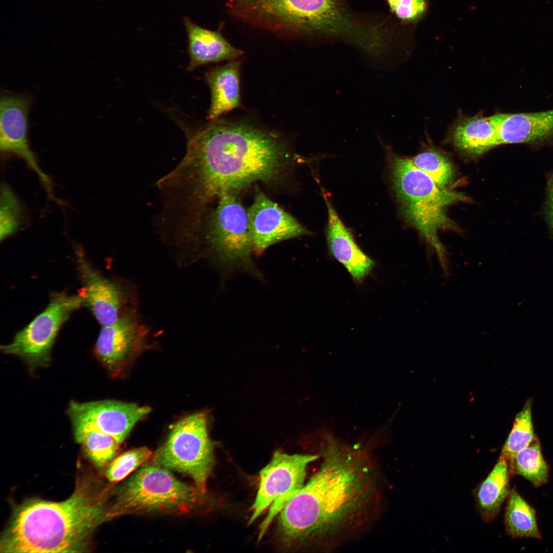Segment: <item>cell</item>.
I'll return each mask as SVG.
<instances>
[{"mask_svg":"<svg viewBox=\"0 0 553 553\" xmlns=\"http://www.w3.org/2000/svg\"><path fill=\"white\" fill-rule=\"evenodd\" d=\"M183 130L186 153L169 178L179 201L190 210L204 211L223 192L278 181L291 164L286 140L248 122L218 119Z\"/></svg>","mask_w":553,"mask_h":553,"instance_id":"6da1fadb","label":"cell"},{"mask_svg":"<svg viewBox=\"0 0 553 553\" xmlns=\"http://www.w3.org/2000/svg\"><path fill=\"white\" fill-rule=\"evenodd\" d=\"M318 470L279 514L286 543L326 539L360 524L377 498L374 468L364 450L328 439Z\"/></svg>","mask_w":553,"mask_h":553,"instance_id":"7a4b0ae2","label":"cell"},{"mask_svg":"<svg viewBox=\"0 0 553 553\" xmlns=\"http://www.w3.org/2000/svg\"><path fill=\"white\" fill-rule=\"evenodd\" d=\"M109 509L104 492L90 479L78 481L62 501L26 500L14 508L1 536L0 551L85 552L97 528L109 520Z\"/></svg>","mask_w":553,"mask_h":553,"instance_id":"3957f363","label":"cell"},{"mask_svg":"<svg viewBox=\"0 0 553 553\" xmlns=\"http://www.w3.org/2000/svg\"><path fill=\"white\" fill-rule=\"evenodd\" d=\"M227 5L242 22L280 34L324 33L356 41L365 32L340 0H229Z\"/></svg>","mask_w":553,"mask_h":553,"instance_id":"277c9868","label":"cell"},{"mask_svg":"<svg viewBox=\"0 0 553 553\" xmlns=\"http://www.w3.org/2000/svg\"><path fill=\"white\" fill-rule=\"evenodd\" d=\"M215 208L191 232L188 249L207 256L227 270L241 269L260 276L252 260L254 253L247 211L236 193L223 192Z\"/></svg>","mask_w":553,"mask_h":553,"instance_id":"5b68a950","label":"cell"},{"mask_svg":"<svg viewBox=\"0 0 553 553\" xmlns=\"http://www.w3.org/2000/svg\"><path fill=\"white\" fill-rule=\"evenodd\" d=\"M391 173L394 190L407 221L416 229L443 260L444 250L438 232L451 228L446 214L452 204L466 200L462 193L439 187L410 158L393 157Z\"/></svg>","mask_w":553,"mask_h":553,"instance_id":"8992f818","label":"cell"},{"mask_svg":"<svg viewBox=\"0 0 553 553\" xmlns=\"http://www.w3.org/2000/svg\"><path fill=\"white\" fill-rule=\"evenodd\" d=\"M202 493L176 478L168 469L144 465L120 488L110 507V520L125 514L159 512L185 514L199 504Z\"/></svg>","mask_w":553,"mask_h":553,"instance_id":"52a82bcc","label":"cell"},{"mask_svg":"<svg viewBox=\"0 0 553 553\" xmlns=\"http://www.w3.org/2000/svg\"><path fill=\"white\" fill-rule=\"evenodd\" d=\"M152 459L154 464L188 475L205 494L214 464L206 414L197 412L179 420Z\"/></svg>","mask_w":553,"mask_h":553,"instance_id":"ba28073f","label":"cell"},{"mask_svg":"<svg viewBox=\"0 0 553 553\" xmlns=\"http://www.w3.org/2000/svg\"><path fill=\"white\" fill-rule=\"evenodd\" d=\"M317 455L289 454L275 452L270 461L260 472V483L251 511L249 524L253 522L269 506L260 527L259 541L274 517L304 485L307 466Z\"/></svg>","mask_w":553,"mask_h":553,"instance_id":"9c48e42d","label":"cell"},{"mask_svg":"<svg viewBox=\"0 0 553 553\" xmlns=\"http://www.w3.org/2000/svg\"><path fill=\"white\" fill-rule=\"evenodd\" d=\"M83 305L78 293L51 294L46 308L1 349L6 354L19 357L32 367H45L50 360L52 346L62 326Z\"/></svg>","mask_w":553,"mask_h":553,"instance_id":"30bf717a","label":"cell"},{"mask_svg":"<svg viewBox=\"0 0 553 553\" xmlns=\"http://www.w3.org/2000/svg\"><path fill=\"white\" fill-rule=\"evenodd\" d=\"M76 266L82 283L78 291L87 306L102 326L115 323L137 310L138 295L130 283L104 276L95 269L80 249H75Z\"/></svg>","mask_w":553,"mask_h":553,"instance_id":"8fae6325","label":"cell"},{"mask_svg":"<svg viewBox=\"0 0 553 553\" xmlns=\"http://www.w3.org/2000/svg\"><path fill=\"white\" fill-rule=\"evenodd\" d=\"M151 328L138 310L122 316L111 324L102 326L95 352L102 365L111 373L123 371L147 348Z\"/></svg>","mask_w":553,"mask_h":553,"instance_id":"7c38bea8","label":"cell"},{"mask_svg":"<svg viewBox=\"0 0 553 553\" xmlns=\"http://www.w3.org/2000/svg\"><path fill=\"white\" fill-rule=\"evenodd\" d=\"M151 411L148 407L115 400L71 401L68 414L72 426L95 428L121 443L135 424Z\"/></svg>","mask_w":553,"mask_h":553,"instance_id":"4fadbf2b","label":"cell"},{"mask_svg":"<svg viewBox=\"0 0 553 553\" xmlns=\"http://www.w3.org/2000/svg\"><path fill=\"white\" fill-rule=\"evenodd\" d=\"M247 215L253 252L257 256L275 243L309 233L295 218L258 189Z\"/></svg>","mask_w":553,"mask_h":553,"instance_id":"5bb4252c","label":"cell"},{"mask_svg":"<svg viewBox=\"0 0 553 553\" xmlns=\"http://www.w3.org/2000/svg\"><path fill=\"white\" fill-rule=\"evenodd\" d=\"M31 99L25 94L2 95L0 101V147L2 151L23 158L37 173L48 193L52 191L50 181L40 169L30 151L27 139L28 114Z\"/></svg>","mask_w":553,"mask_h":553,"instance_id":"9a60e30c","label":"cell"},{"mask_svg":"<svg viewBox=\"0 0 553 553\" xmlns=\"http://www.w3.org/2000/svg\"><path fill=\"white\" fill-rule=\"evenodd\" d=\"M323 195L328 215L326 235L329 251L346 267L354 281L360 282L370 272L374 262L359 248L328 198L324 193Z\"/></svg>","mask_w":553,"mask_h":553,"instance_id":"2e32d148","label":"cell"},{"mask_svg":"<svg viewBox=\"0 0 553 553\" xmlns=\"http://www.w3.org/2000/svg\"><path fill=\"white\" fill-rule=\"evenodd\" d=\"M498 145L534 143L553 138V109L493 115Z\"/></svg>","mask_w":553,"mask_h":553,"instance_id":"e0dca14e","label":"cell"},{"mask_svg":"<svg viewBox=\"0 0 553 553\" xmlns=\"http://www.w3.org/2000/svg\"><path fill=\"white\" fill-rule=\"evenodd\" d=\"M183 21L188 39V70L207 63L235 60L243 55V51L229 44L220 32L200 27L187 17Z\"/></svg>","mask_w":553,"mask_h":553,"instance_id":"ac0fdd59","label":"cell"},{"mask_svg":"<svg viewBox=\"0 0 553 553\" xmlns=\"http://www.w3.org/2000/svg\"><path fill=\"white\" fill-rule=\"evenodd\" d=\"M241 63V60H229L206 73L205 79L211 92V104L207 116L209 121L240 106Z\"/></svg>","mask_w":553,"mask_h":553,"instance_id":"d6986e66","label":"cell"},{"mask_svg":"<svg viewBox=\"0 0 553 553\" xmlns=\"http://www.w3.org/2000/svg\"><path fill=\"white\" fill-rule=\"evenodd\" d=\"M452 137L459 150L472 155H481L499 145L493 115L459 119L453 127Z\"/></svg>","mask_w":553,"mask_h":553,"instance_id":"ffe728a7","label":"cell"},{"mask_svg":"<svg viewBox=\"0 0 553 553\" xmlns=\"http://www.w3.org/2000/svg\"><path fill=\"white\" fill-rule=\"evenodd\" d=\"M509 472L506 458L501 455L496 464L476 491L479 513L485 522L492 521L509 496Z\"/></svg>","mask_w":553,"mask_h":553,"instance_id":"44dd1931","label":"cell"},{"mask_svg":"<svg viewBox=\"0 0 553 553\" xmlns=\"http://www.w3.org/2000/svg\"><path fill=\"white\" fill-rule=\"evenodd\" d=\"M507 534L513 538L541 539L535 510L514 488L509 494L504 515Z\"/></svg>","mask_w":553,"mask_h":553,"instance_id":"7402d4cb","label":"cell"},{"mask_svg":"<svg viewBox=\"0 0 553 553\" xmlns=\"http://www.w3.org/2000/svg\"><path fill=\"white\" fill-rule=\"evenodd\" d=\"M73 427L76 441L81 445L92 463L100 469L108 466L117 453L120 443L111 436L95 428Z\"/></svg>","mask_w":553,"mask_h":553,"instance_id":"603a6c76","label":"cell"},{"mask_svg":"<svg viewBox=\"0 0 553 553\" xmlns=\"http://www.w3.org/2000/svg\"><path fill=\"white\" fill-rule=\"evenodd\" d=\"M532 400L527 399L516 416L513 426L503 445L501 455L506 459L509 474L513 475L514 458L516 454L530 444L535 437L531 417Z\"/></svg>","mask_w":553,"mask_h":553,"instance_id":"cb8c5ba5","label":"cell"},{"mask_svg":"<svg viewBox=\"0 0 553 553\" xmlns=\"http://www.w3.org/2000/svg\"><path fill=\"white\" fill-rule=\"evenodd\" d=\"M515 474L523 476L536 487L547 482L549 467L543 457L540 444L537 438L516 454L513 475Z\"/></svg>","mask_w":553,"mask_h":553,"instance_id":"d4e9b609","label":"cell"},{"mask_svg":"<svg viewBox=\"0 0 553 553\" xmlns=\"http://www.w3.org/2000/svg\"><path fill=\"white\" fill-rule=\"evenodd\" d=\"M410 159L416 167L429 176L440 188H445L452 181L454 173L452 166L440 153L427 150Z\"/></svg>","mask_w":553,"mask_h":553,"instance_id":"484cf974","label":"cell"},{"mask_svg":"<svg viewBox=\"0 0 553 553\" xmlns=\"http://www.w3.org/2000/svg\"><path fill=\"white\" fill-rule=\"evenodd\" d=\"M153 454L146 447H140L124 452L108 465L105 476L111 482L125 478L138 467L152 459Z\"/></svg>","mask_w":553,"mask_h":553,"instance_id":"4316f807","label":"cell"},{"mask_svg":"<svg viewBox=\"0 0 553 553\" xmlns=\"http://www.w3.org/2000/svg\"><path fill=\"white\" fill-rule=\"evenodd\" d=\"M0 201V238L3 241L19 228L22 211L16 197L5 184L1 186Z\"/></svg>","mask_w":553,"mask_h":553,"instance_id":"83f0119b","label":"cell"},{"mask_svg":"<svg viewBox=\"0 0 553 553\" xmlns=\"http://www.w3.org/2000/svg\"><path fill=\"white\" fill-rule=\"evenodd\" d=\"M391 10L402 20L415 21L425 13L427 0H386Z\"/></svg>","mask_w":553,"mask_h":553,"instance_id":"f1b7e54d","label":"cell"},{"mask_svg":"<svg viewBox=\"0 0 553 553\" xmlns=\"http://www.w3.org/2000/svg\"><path fill=\"white\" fill-rule=\"evenodd\" d=\"M546 198L545 215L547 222L553 234V176L548 177L546 184Z\"/></svg>","mask_w":553,"mask_h":553,"instance_id":"f546056e","label":"cell"}]
</instances>
